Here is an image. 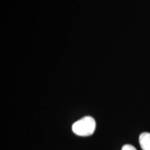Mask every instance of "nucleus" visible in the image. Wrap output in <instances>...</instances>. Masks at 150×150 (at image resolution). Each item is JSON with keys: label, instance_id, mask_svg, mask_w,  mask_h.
I'll use <instances>...</instances> for the list:
<instances>
[{"label": "nucleus", "instance_id": "1", "mask_svg": "<svg viewBox=\"0 0 150 150\" xmlns=\"http://www.w3.org/2000/svg\"><path fill=\"white\" fill-rule=\"evenodd\" d=\"M96 128L95 119L91 116H86L73 124L72 129L75 134L79 136H89L93 134Z\"/></svg>", "mask_w": 150, "mask_h": 150}, {"label": "nucleus", "instance_id": "2", "mask_svg": "<svg viewBox=\"0 0 150 150\" xmlns=\"http://www.w3.org/2000/svg\"><path fill=\"white\" fill-rule=\"evenodd\" d=\"M139 142L142 150H150V133H142L139 137Z\"/></svg>", "mask_w": 150, "mask_h": 150}, {"label": "nucleus", "instance_id": "3", "mask_svg": "<svg viewBox=\"0 0 150 150\" xmlns=\"http://www.w3.org/2000/svg\"><path fill=\"white\" fill-rule=\"evenodd\" d=\"M122 150H137L134 146L127 144V145H125L122 148Z\"/></svg>", "mask_w": 150, "mask_h": 150}]
</instances>
